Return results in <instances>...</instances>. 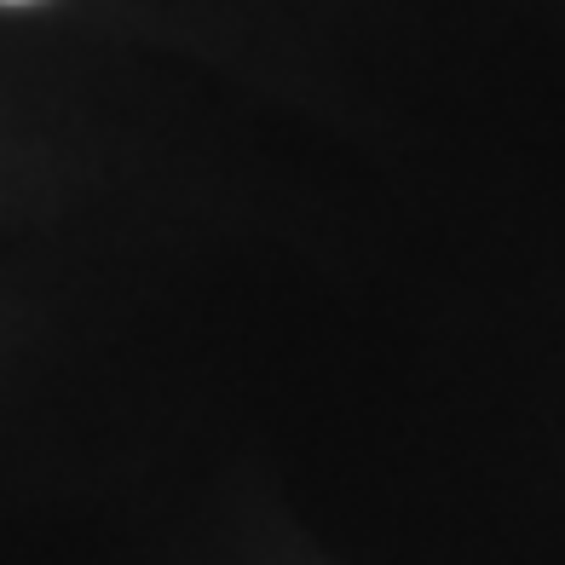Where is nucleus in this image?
I'll return each instance as SVG.
<instances>
[{
    "label": "nucleus",
    "mask_w": 565,
    "mask_h": 565,
    "mask_svg": "<svg viewBox=\"0 0 565 565\" xmlns=\"http://www.w3.org/2000/svg\"><path fill=\"white\" fill-rule=\"evenodd\" d=\"M0 7H12V0H0Z\"/></svg>",
    "instance_id": "1"
}]
</instances>
